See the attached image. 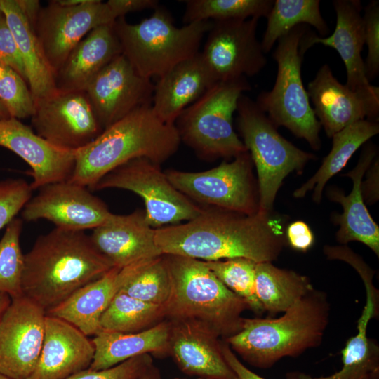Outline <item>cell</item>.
Segmentation results:
<instances>
[{
	"instance_id": "obj_1",
	"label": "cell",
	"mask_w": 379,
	"mask_h": 379,
	"mask_svg": "<svg viewBox=\"0 0 379 379\" xmlns=\"http://www.w3.org/2000/svg\"><path fill=\"white\" fill-rule=\"evenodd\" d=\"M281 228L269 213L246 215L208 207L191 220L155 229L154 240L162 255L203 261L244 258L272 262L284 246Z\"/></svg>"
},
{
	"instance_id": "obj_2",
	"label": "cell",
	"mask_w": 379,
	"mask_h": 379,
	"mask_svg": "<svg viewBox=\"0 0 379 379\" xmlns=\"http://www.w3.org/2000/svg\"><path fill=\"white\" fill-rule=\"evenodd\" d=\"M112 268L84 231L55 227L25 254L22 293L46 313Z\"/></svg>"
},
{
	"instance_id": "obj_3",
	"label": "cell",
	"mask_w": 379,
	"mask_h": 379,
	"mask_svg": "<svg viewBox=\"0 0 379 379\" xmlns=\"http://www.w3.org/2000/svg\"><path fill=\"white\" fill-rule=\"evenodd\" d=\"M180 142L174 124L161 121L152 105L140 107L77 150L69 180L92 190L105 175L131 160L145 158L161 165L178 151Z\"/></svg>"
},
{
	"instance_id": "obj_4",
	"label": "cell",
	"mask_w": 379,
	"mask_h": 379,
	"mask_svg": "<svg viewBox=\"0 0 379 379\" xmlns=\"http://www.w3.org/2000/svg\"><path fill=\"white\" fill-rule=\"evenodd\" d=\"M330 310L326 293L314 288L279 318H244L241 329L224 340L251 365L269 368L320 345Z\"/></svg>"
},
{
	"instance_id": "obj_5",
	"label": "cell",
	"mask_w": 379,
	"mask_h": 379,
	"mask_svg": "<svg viewBox=\"0 0 379 379\" xmlns=\"http://www.w3.org/2000/svg\"><path fill=\"white\" fill-rule=\"evenodd\" d=\"M171 282L164 305L169 320L198 323L226 339L242 327L247 302L226 287L203 260L164 255Z\"/></svg>"
},
{
	"instance_id": "obj_6",
	"label": "cell",
	"mask_w": 379,
	"mask_h": 379,
	"mask_svg": "<svg viewBox=\"0 0 379 379\" xmlns=\"http://www.w3.org/2000/svg\"><path fill=\"white\" fill-rule=\"evenodd\" d=\"M212 21H199L178 27L171 13L159 5L152 15L137 24L125 17L113 23L122 53L143 77H161L178 63L199 52Z\"/></svg>"
},
{
	"instance_id": "obj_7",
	"label": "cell",
	"mask_w": 379,
	"mask_h": 379,
	"mask_svg": "<svg viewBox=\"0 0 379 379\" xmlns=\"http://www.w3.org/2000/svg\"><path fill=\"white\" fill-rule=\"evenodd\" d=\"M251 89L246 77L215 84L175 120L180 141L208 160L247 152L234 129L233 115L240 96Z\"/></svg>"
},
{
	"instance_id": "obj_8",
	"label": "cell",
	"mask_w": 379,
	"mask_h": 379,
	"mask_svg": "<svg viewBox=\"0 0 379 379\" xmlns=\"http://www.w3.org/2000/svg\"><path fill=\"white\" fill-rule=\"evenodd\" d=\"M236 112L239 132L257 171L258 211L270 213L284 179L293 171H302L315 156L280 135L277 127L248 96H240Z\"/></svg>"
},
{
	"instance_id": "obj_9",
	"label": "cell",
	"mask_w": 379,
	"mask_h": 379,
	"mask_svg": "<svg viewBox=\"0 0 379 379\" xmlns=\"http://www.w3.org/2000/svg\"><path fill=\"white\" fill-rule=\"evenodd\" d=\"M307 32L300 25L277 41L272 56L277 64L273 88L262 91L255 101L277 126L288 128L296 137L305 140L313 149L321 148V125L317 119L301 76L303 54L302 38Z\"/></svg>"
},
{
	"instance_id": "obj_10",
	"label": "cell",
	"mask_w": 379,
	"mask_h": 379,
	"mask_svg": "<svg viewBox=\"0 0 379 379\" xmlns=\"http://www.w3.org/2000/svg\"><path fill=\"white\" fill-rule=\"evenodd\" d=\"M107 188L126 190L140 196L147 221L154 229L191 220L204 210L172 185L159 164L145 158L135 159L116 168L92 190Z\"/></svg>"
},
{
	"instance_id": "obj_11",
	"label": "cell",
	"mask_w": 379,
	"mask_h": 379,
	"mask_svg": "<svg viewBox=\"0 0 379 379\" xmlns=\"http://www.w3.org/2000/svg\"><path fill=\"white\" fill-rule=\"evenodd\" d=\"M211 169L165 171L172 185L192 201L246 215L258 211V195L248 152Z\"/></svg>"
},
{
	"instance_id": "obj_12",
	"label": "cell",
	"mask_w": 379,
	"mask_h": 379,
	"mask_svg": "<svg viewBox=\"0 0 379 379\" xmlns=\"http://www.w3.org/2000/svg\"><path fill=\"white\" fill-rule=\"evenodd\" d=\"M118 18L107 2L88 0L76 6H62L54 0L41 8L34 29L54 74L72 49L93 29Z\"/></svg>"
},
{
	"instance_id": "obj_13",
	"label": "cell",
	"mask_w": 379,
	"mask_h": 379,
	"mask_svg": "<svg viewBox=\"0 0 379 379\" xmlns=\"http://www.w3.org/2000/svg\"><path fill=\"white\" fill-rule=\"evenodd\" d=\"M258 18L212 21L201 52L218 82L253 77L266 65Z\"/></svg>"
},
{
	"instance_id": "obj_14",
	"label": "cell",
	"mask_w": 379,
	"mask_h": 379,
	"mask_svg": "<svg viewBox=\"0 0 379 379\" xmlns=\"http://www.w3.org/2000/svg\"><path fill=\"white\" fill-rule=\"evenodd\" d=\"M31 118L37 135L66 150L84 147L103 131L85 91H57L36 100Z\"/></svg>"
},
{
	"instance_id": "obj_15",
	"label": "cell",
	"mask_w": 379,
	"mask_h": 379,
	"mask_svg": "<svg viewBox=\"0 0 379 379\" xmlns=\"http://www.w3.org/2000/svg\"><path fill=\"white\" fill-rule=\"evenodd\" d=\"M39 190L22 209V218L26 221L45 219L58 228L84 231L104 224L113 214L87 187L69 180Z\"/></svg>"
},
{
	"instance_id": "obj_16",
	"label": "cell",
	"mask_w": 379,
	"mask_h": 379,
	"mask_svg": "<svg viewBox=\"0 0 379 379\" xmlns=\"http://www.w3.org/2000/svg\"><path fill=\"white\" fill-rule=\"evenodd\" d=\"M46 312L26 296L11 298L0 317V373L25 379L41 352Z\"/></svg>"
},
{
	"instance_id": "obj_17",
	"label": "cell",
	"mask_w": 379,
	"mask_h": 379,
	"mask_svg": "<svg viewBox=\"0 0 379 379\" xmlns=\"http://www.w3.org/2000/svg\"><path fill=\"white\" fill-rule=\"evenodd\" d=\"M154 87L121 53L95 76L85 92L104 130L135 109L152 105Z\"/></svg>"
},
{
	"instance_id": "obj_18",
	"label": "cell",
	"mask_w": 379,
	"mask_h": 379,
	"mask_svg": "<svg viewBox=\"0 0 379 379\" xmlns=\"http://www.w3.org/2000/svg\"><path fill=\"white\" fill-rule=\"evenodd\" d=\"M333 5L336 13V24L333 34L321 37L307 31L301 39L300 50L304 55L317 44L334 48L346 68L345 86L379 113V88L368 81L361 56L365 44L361 3L357 0H335Z\"/></svg>"
},
{
	"instance_id": "obj_19",
	"label": "cell",
	"mask_w": 379,
	"mask_h": 379,
	"mask_svg": "<svg viewBox=\"0 0 379 379\" xmlns=\"http://www.w3.org/2000/svg\"><path fill=\"white\" fill-rule=\"evenodd\" d=\"M0 146L21 157L31 168L32 190L68 180L73 173L77 151L58 148L40 137L19 119L0 120Z\"/></svg>"
},
{
	"instance_id": "obj_20",
	"label": "cell",
	"mask_w": 379,
	"mask_h": 379,
	"mask_svg": "<svg viewBox=\"0 0 379 379\" xmlns=\"http://www.w3.org/2000/svg\"><path fill=\"white\" fill-rule=\"evenodd\" d=\"M95 350L92 340L74 326L46 314L39 357L25 379H66L88 368Z\"/></svg>"
},
{
	"instance_id": "obj_21",
	"label": "cell",
	"mask_w": 379,
	"mask_h": 379,
	"mask_svg": "<svg viewBox=\"0 0 379 379\" xmlns=\"http://www.w3.org/2000/svg\"><path fill=\"white\" fill-rule=\"evenodd\" d=\"M154 230L145 211L127 215L112 214L89 235L97 251L112 267L123 268L136 262L162 255L154 240Z\"/></svg>"
},
{
	"instance_id": "obj_22",
	"label": "cell",
	"mask_w": 379,
	"mask_h": 379,
	"mask_svg": "<svg viewBox=\"0 0 379 379\" xmlns=\"http://www.w3.org/2000/svg\"><path fill=\"white\" fill-rule=\"evenodd\" d=\"M168 353L185 373L212 379H236L224 359L219 336L192 321L169 320Z\"/></svg>"
},
{
	"instance_id": "obj_23",
	"label": "cell",
	"mask_w": 379,
	"mask_h": 379,
	"mask_svg": "<svg viewBox=\"0 0 379 379\" xmlns=\"http://www.w3.org/2000/svg\"><path fill=\"white\" fill-rule=\"evenodd\" d=\"M306 90L314 114L328 138L354 122L363 119L378 121L379 113L341 84L328 64L319 69Z\"/></svg>"
},
{
	"instance_id": "obj_24",
	"label": "cell",
	"mask_w": 379,
	"mask_h": 379,
	"mask_svg": "<svg viewBox=\"0 0 379 379\" xmlns=\"http://www.w3.org/2000/svg\"><path fill=\"white\" fill-rule=\"evenodd\" d=\"M217 82L199 51L158 78L152 109L161 121L174 124L185 108Z\"/></svg>"
},
{
	"instance_id": "obj_25",
	"label": "cell",
	"mask_w": 379,
	"mask_h": 379,
	"mask_svg": "<svg viewBox=\"0 0 379 379\" xmlns=\"http://www.w3.org/2000/svg\"><path fill=\"white\" fill-rule=\"evenodd\" d=\"M376 157V148L371 143L364 147L356 166L344 175L352 180V189L348 195L337 189H330L328 197L339 203L343 213L335 217L340 227L336 240L342 245L359 241L379 256V227L370 215L361 193L363 176Z\"/></svg>"
},
{
	"instance_id": "obj_26",
	"label": "cell",
	"mask_w": 379,
	"mask_h": 379,
	"mask_svg": "<svg viewBox=\"0 0 379 379\" xmlns=\"http://www.w3.org/2000/svg\"><path fill=\"white\" fill-rule=\"evenodd\" d=\"M122 53L113 23L91 30L69 54L55 74L60 91H85L89 82Z\"/></svg>"
},
{
	"instance_id": "obj_27",
	"label": "cell",
	"mask_w": 379,
	"mask_h": 379,
	"mask_svg": "<svg viewBox=\"0 0 379 379\" xmlns=\"http://www.w3.org/2000/svg\"><path fill=\"white\" fill-rule=\"evenodd\" d=\"M120 270L112 267L100 278L77 290L46 314L69 322L87 336L95 335L102 331V314L121 288Z\"/></svg>"
},
{
	"instance_id": "obj_28",
	"label": "cell",
	"mask_w": 379,
	"mask_h": 379,
	"mask_svg": "<svg viewBox=\"0 0 379 379\" xmlns=\"http://www.w3.org/2000/svg\"><path fill=\"white\" fill-rule=\"evenodd\" d=\"M366 304L357 321V333L342 350V368L330 375L312 376L300 371L286 373V379H379V345L367 336V328L379 314V297L365 291Z\"/></svg>"
},
{
	"instance_id": "obj_29",
	"label": "cell",
	"mask_w": 379,
	"mask_h": 379,
	"mask_svg": "<svg viewBox=\"0 0 379 379\" xmlns=\"http://www.w3.org/2000/svg\"><path fill=\"white\" fill-rule=\"evenodd\" d=\"M170 329L167 321L131 333L102 330L92 339L95 350L88 368L104 370L142 354L168 353Z\"/></svg>"
},
{
	"instance_id": "obj_30",
	"label": "cell",
	"mask_w": 379,
	"mask_h": 379,
	"mask_svg": "<svg viewBox=\"0 0 379 379\" xmlns=\"http://www.w3.org/2000/svg\"><path fill=\"white\" fill-rule=\"evenodd\" d=\"M0 10L11 31L22 59L27 84L34 100L55 93V74L50 67L34 28L16 0H0Z\"/></svg>"
},
{
	"instance_id": "obj_31",
	"label": "cell",
	"mask_w": 379,
	"mask_h": 379,
	"mask_svg": "<svg viewBox=\"0 0 379 379\" xmlns=\"http://www.w3.org/2000/svg\"><path fill=\"white\" fill-rule=\"evenodd\" d=\"M378 133V121L363 119L334 134L332 136L331 149L324 158L319 168L311 178L294 191L293 196L301 198L307 192L313 190L312 199L319 203L327 182L346 166L351 157L363 144Z\"/></svg>"
},
{
	"instance_id": "obj_32",
	"label": "cell",
	"mask_w": 379,
	"mask_h": 379,
	"mask_svg": "<svg viewBox=\"0 0 379 379\" xmlns=\"http://www.w3.org/2000/svg\"><path fill=\"white\" fill-rule=\"evenodd\" d=\"M314 288L307 277L295 271L270 262L256 264V295L270 316L286 312Z\"/></svg>"
},
{
	"instance_id": "obj_33",
	"label": "cell",
	"mask_w": 379,
	"mask_h": 379,
	"mask_svg": "<svg viewBox=\"0 0 379 379\" xmlns=\"http://www.w3.org/2000/svg\"><path fill=\"white\" fill-rule=\"evenodd\" d=\"M120 274L119 291L150 304L164 305L168 300L171 282L164 255L124 267Z\"/></svg>"
},
{
	"instance_id": "obj_34",
	"label": "cell",
	"mask_w": 379,
	"mask_h": 379,
	"mask_svg": "<svg viewBox=\"0 0 379 379\" xmlns=\"http://www.w3.org/2000/svg\"><path fill=\"white\" fill-rule=\"evenodd\" d=\"M266 18L267 27L260 41L265 54L281 37L298 25H312L323 36L329 32L319 0H275Z\"/></svg>"
},
{
	"instance_id": "obj_35",
	"label": "cell",
	"mask_w": 379,
	"mask_h": 379,
	"mask_svg": "<svg viewBox=\"0 0 379 379\" xmlns=\"http://www.w3.org/2000/svg\"><path fill=\"white\" fill-rule=\"evenodd\" d=\"M165 317L164 305L147 303L118 291L100 320L102 330L124 333L142 331Z\"/></svg>"
},
{
	"instance_id": "obj_36",
	"label": "cell",
	"mask_w": 379,
	"mask_h": 379,
	"mask_svg": "<svg viewBox=\"0 0 379 379\" xmlns=\"http://www.w3.org/2000/svg\"><path fill=\"white\" fill-rule=\"evenodd\" d=\"M185 25L199 21L267 18L273 0H186Z\"/></svg>"
},
{
	"instance_id": "obj_37",
	"label": "cell",
	"mask_w": 379,
	"mask_h": 379,
	"mask_svg": "<svg viewBox=\"0 0 379 379\" xmlns=\"http://www.w3.org/2000/svg\"><path fill=\"white\" fill-rule=\"evenodd\" d=\"M22 220L15 218L0 240V292L11 298L23 295L22 280L25 255L20 247Z\"/></svg>"
},
{
	"instance_id": "obj_38",
	"label": "cell",
	"mask_w": 379,
	"mask_h": 379,
	"mask_svg": "<svg viewBox=\"0 0 379 379\" xmlns=\"http://www.w3.org/2000/svg\"><path fill=\"white\" fill-rule=\"evenodd\" d=\"M204 262L226 287L247 302L250 310L260 315L265 312L255 293L257 262L244 258Z\"/></svg>"
},
{
	"instance_id": "obj_39",
	"label": "cell",
	"mask_w": 379,
	"mask_h": 379,
	"mask_svg": "<svg viewBox=\"0 0 379 379\" xmlns=\"http://www.w3.org/2000/svg\"><path fill=\"white\" fill-rule=\"evenodd\" d=\"M27 85L8 67L0 78V100L11 117L20 119L32 117L34 100Z\"/></svg>"
},
{
	"instance_id": "obj_40",
	"label": "cell",
	"mask_w": 379,
	"mask_h": 379,
	"mask_svg": "<svg viewBox=\"0 0 379 379\" xmlns=\"http://www.w3.org/2000/svg\"><path fill=\"white\" fill-rule=\"evenodd\" d=\"M32 191L30 184L22 178L0 180V230L22 211Z\"/></svg>"
},
{
	"instance_id": "obj_41",
	"label": "cell",
	"mask_w": 379,
	"mask_h": 379,
	"mask_svg": "<svg viewBox=\"0 0 379 379\" xmlns=\"http://www.w3.org/2000/svg\"><path fill=\"white\" fill-rule=\"evenodd\" d=\"M364 44L368 55L364 61L366 74L371 82L379 74V1H370L362 15Z\"/></svg>"
},
{
	"instance_id": "obj_42",
	"label": "cell",
	"mask_w": 379,
	"mask_h": 379,
	"mask_svg": "<svg viewBox=\"0 0 379 379\" xmlns=\"http://www.w3.org/2000/svg\"><path fill=\"white\" fill-rule=\"evenodd\" d=\"M152 366L150 354H145L107 369L94 371L87 368L66 379H139Z\"/></svg>"
},
{
	"instance_id": "obj_43",
	"label": "cell",
	"mask_w": 379,
	"mask_h": 379,
	"mask_svg": "<svg viewBox=\"0 0 379 379\" xmlns=\"http://www.w3.org/2000/svg\"><path fill=\"white\" fill-rule=\"evenodd\" d=\"M0 60L6 66L17 72L27 84L22 59L1 11L0 12Z\"/></svg>"
},
{
	"instance_id": "obj_44",
	"label": "cell",
	"mask_w": 379,
	"mask_h": 379,
	"mask_svg": "<svg viewBox=\"0 0 379 379\" xmlns=\"http://www.w3.org/2000/svg\"><path fill=\"white\" fill-rule=\"evenodd\" d=\"M286 239L295 250L305 252L314 243V236L309 225L298 220L291 223L286 230Z\"/></svg>"
},
{
	"instance_id": "obj_45",
	"label": "cell",
	"mask_w": 379,
	"mask_h": 379,
	"mask_svg": "<svg viewBox=\"0 0 379 379\" xmlns=\"http://www.w3.org/2000/svg\"><path fill=\"white\" fill-rule=\"evenodd\" d=\"M107 2L118 18L125 17L130 12L154 10L159 5L157 0H109Z\"/></svg>"
},
{
	"instance_id": "obj_46",
	"label": "cell",
	"mask_w": 379,
	"mask_h": 379,
	"mask_svg": "<svg viewBox=\"0 0 379 379\" xmlns=\"http://www.w3.org/2000/svg\"><path fill=\"white\" fill-rule=\"evenodd\" d=\"M221 350L224 359L234 372L236 379H265L246 367L225 340L221 341Z\"/></svg>"
},
{
	"instance_id": "obj_47",
	"label": "cell",
	"mask_w": 379,
	"mask_h": 379,
	"mask_svg": "<svg viewBox=\"0 0 379 379\" xmlns=\"http://www.w3.org/2000/svg\"><path fill=\"white\" fill-rule=\"evenodd\" d=\"M378 159H375L368 168L365 181L361 182V193L364 201L373 204L378 199Z\"/></svg>"
},
{
	"instance_id": "obj_48",
	"label": "cell",
	"mask_w": 379,
	"mask_h": 379,
	"mask_svg": "<svg viewBox=\"0 0 379 379\" xmlns=\"http://www.w3.org/2000/svg\"><path fill=\"white\" fill-rule=\"evenodd\" d=\"M24 15L34 28L41 7L37 0H16Z\"/></svg>"
},
{
	"instance_id": "obj_49",
	"label": "cell",
	"mask_w": 379,
	"mask_h": 379,
	"mask_svg": "<svg viewBox=\"0 0 379 379\" xmlns=\"http://www.w3.org/2000/svg\"><path fill=\"white\" fill-rule=\"evenodd\" d=\"M11 301V298L8 295L0 292V317L8 307Z\"/></svg>"
},
{
	"instance_id": "obj_50",
	"label": "cell",
	"mask_w": 379,
	"mask_h": 379,
	"mask_svg": "<svg viewBox=\"0 0 379 379\" xmlns=\"http://www.w3.org/2000/svg\"><path fill=\"white\" fill-rule=\"evenodd\" d=\"M139 379H161L157 370L152 366Z\"/></svg>"
},
{
	"instance_id": "obj_51",
	"label": "cell",
	"mask_w": 379,
	"mask_h": 379,
	"mask_svg": "<svg viewBox=\"0 0 379 379\" xmlns=\"http://www.w3.org/2000/svg\"><path fill=\"white\" fill-rule=\"evenodd\" d=\"M88 0H54V1L62 6H76L84 4Z\"/></svg>"
},
{
	"instance_id": "obj_52",
	"label": "cell",
	"mask_w": 379,
	"mask_h": 379,
	"mask_svg": "<svg viewBox=\"0 0 379 379\" xmlns=\"http://www.w3.org/2000/svg\"><path fill=\"white\" fill-rule=\"evenodd\" d=\"M11 117L4 105L0 100V120Z\"/></svg>"
},
{
	"instance_id": "obj_53",
	"label": "cell",
	"mask_w": 379,
	"mask_h": 379,
	"mask_svg": "<svg viewBox=\"0 0 379 379\" xmlns=\"http://www.w3.org/2000/svg\"><path fill=\"white\" fill-rule=\"evenodd\" d=\"M7 66H6L1 60H0V78L2 77L4 73L6 71Z\"/></svg>"
},
{
	"instance_id": "obj_54",
	"label": "cell",
	"mask_w": 379,
	"mask_h": 379,
	"mask_svg": "<svg viewBox=\"0 0 379 379\" xmlns=\"http://www.w3.org/2000/svg\"><path fill=\"white\" fill-rule=\"evenodd\" d=\"M0 379H11V378L0 373Z\"/></svg>"
},
{
	"instance_id": "obj_55",
	"label": "cell",
	"mask_w": 379,
	"mask_h": 379,
	"mask_svg": "<svg viewBox=\"0 0 379 379\" xmlns=\"http://www.w3.org/2000/svg\"><path fill=\"white\" fill-rule=\"evenodd\" d=\"M198 379H212V378H199Z\"/></svg>"
},
{
	"instance_id": "obj_56",
	"label": "cell",
	"mask_w": 379,
	"mask_h": 379,
	"mask_svg": "<svg viewBox=\"0 0 379 379\" xmlns=\"http://www.w3.org/2000/svg\"><path fill=\"white\" fill-rule=\"evenodd\" d=\"M175 379H179V378H175Z\"/></svg>"
},
{
	"instance_id": "obj_57",
	"label": "cell",
	"mask_w": 379,
	"mask_h": 379,
	"mask_svg": "<svg viewBox=\"0 0 379 379\" xmlns=\"http://www.w3.org/2000/svg\"><path fill=\"white\" fill-rule=\"evenodd\" d=\"M0 12H1V10H0Z\"/></svg>"
}]
</instances>
